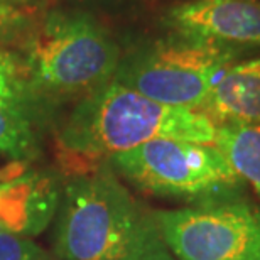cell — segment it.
<instances>
[{
	"instance_id": "6da1fadb",
	"label": "cell",
	"mask_w": 260,
	"mask_h": 260,
	"mask_svg": "<svg viewBox=\"0 0 260 260\" xmlns=\"http://www.w3.org/2000/svg\"><path fill=\"white\" fill-rule=\"evenodd\" d=\"M155 139L215 145L216 123L203 112L154 102L112 80L78 103L59 134V147L64 162L83 174Z\"/></svg>"
},
{
	"instance_id": "7a4b0ae2",
	"label": "cell",
	"mask_w": 260,
	"mask_h": 260,
	"mask_svg": "<svg viewBox=\"0 0 260 260\" xmlns=\"http://www.w3.org/2000/svg\"><path fill=\"white\" fill-rule=\"evenodd\" d=\"M54 252L59 260H176L155 215L107 162L63 188Z\"/></svg>"
},
{
	"instance_id": "3957f363",
	"label": "cell",
	"mask_w": 260,
	"mask_h": 260,
	"mask_svg": "<svg viewBox=\"0 0 260 260\" xmlns=\"http://www.w3.org/2000/svg\"><path fill=\"white\" fill-rule=\"evenodd\" d=\"M24 73L34 93H91L115 78L120 51L85 14H53L27 49Z\"/></svg>"
},
{
	"instance_id": "277c9868",
	"label": "cell",
	"mask_w": 260,
	"mask_h": 260,
	"mask_svg": "<svg viewBox=\"0 0 260 260\" xmlns=\"http://www.w3.org/2000/svg\"><path fill=\"white\" fill-rule=\"evenodd\" d=\"M237 49L181 36L160 41L118 68L113 80L169 107L201 112Z\"/></svg>"
},
{
	"instance_id": "5b68a950",
	"label": "cell",
	"mask_w": 260,
	"mask_h": 260,
	"mask_svg": "<svg viewBox=\"0 0 260 260\" xmlns=\"http://www.w3.org/2000/svg\"><path fill=\"white\" fill-rule=\"evenodd\" d=\"M105 162L140 189L162 196H218L242 183L216 145L188 140L155 139Z\"/></svg>"
},
{
	"instance_id": "8992f818",
	"label": "cell",
	"mask_w": 260,
	"mask_h": 260,
	"mask_svg": "<svg viewBox=\"0 0 260 260\" xmlns=\"http://www.w3.org/2000/svg\"><path fill=\"white\" fill-rule=\"evenodd\" d=\"M176 260H260V210L218 203L154 211Z\"/></svg>"
},
{
	"instance_id": "52a82bcc",
	"label": "cell",
	"mask_w": 260,
	"mask_h": 260,
	"mask_svg": "<svg viewBox=\"0 0 260 260\" xmlns=\"http://www.w3.org/2000/svg\"><path fill=\"white\" fill-rule=\"evenodd\" d=\"M168 20L183 38L260 48V0H191L171 9Z\"/></svg>"
},
{
	"instance_id": "ba28073f",
	"label": "cell",
	"mask_w": 260,
	"mask_h": 260,
	"mask_svg": "<svg viewBox=\"0 0 260 260\" xmlns=\"http://www.w3.org/2000/svg\"><path fill=\"white\" fill-rule=\"evenodd\" d=\"M58 179L46 173H27L0 183V233L32 238L58 215Z\"/></svg>"
},
{
	"instance_id": "9c48e42d",
	"label": "cell",
	"mask_w": 260,
	"mask_h": 260,
	"mask_svg": "<svg viewBox=\"0 0 260 260\" xmlns=\"http://www.w3.org/2000/svg\"><path fill=\"white\" fill-rule=\"evenodd\" d=\"M34 95L22 64L0 51V152L14 159L36 152Z\"/></svg>"
},
{
	"instance_id": "30bf717a",
	"label": "cell",
	"mask_w": 260,
	"mask_h": 260,
	"mask_svg": "<svg viewBox=\"0 0 260 260\" xmlns=\"http://www.w3.org/2000/svg\"><path fill=\"white\" fill-rule=\"evenodd\" d=\"M201 112L216 125L260 123V58L228 68L213 86Z\"/></svg>"
},
{
	"instance_id": "8fae6325",
	"label": "cell",
	"mask_w": 260,
	"mask_h": 260,
	"mask_svg": "<svg viewBox=\"0 0 260 260\" xmlns=\"http://www.w3.org/2000/svg\"><path fill=\"white\" fill-rule=\"evenodd\" d=\"M215 145L238 178L260 196V123L216 125Z\"/></svg>"
},
{
	"instance_id": "7c38bea8",
	"label": "cell",
	"mask_w": 260,
	"mask_h": 260,
	"mask_svg": "<svg viewBox=\"0 0 260 260\" xmlns=\"http://www.w3.org/2000/svg\"><path fill=\"white\" fill-rule=\"evenodd\" d=\"M0 260H51L32 238L0 233Z\"/></svg>"
},
{
	"instance_id": "4fadbf2b",
	"label": "cell",
	"mask_w": 260,
	"mask_h": 260,
	"mask_svg": "<svg viewBox=\"0 0 260 260\" xmlns=\"http://www.w3.org/2000/svg\"><path fill=\"white\" fill-rule=\"evenodd\" d=\"M30 0H0V34L9 32L24 19Z\"/></svg>"
}]
</instances>
